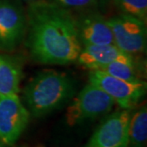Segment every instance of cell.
<instances>
[{
	"instance_id": "obj_7",
	"label": "cell",
	"mask_w": 147,
	"mask_h": 147,
	"mask_svg": "<svg viewBox=\"0 0 147 147\" xmlns=\"http://www.w3.org/2000/svg\"><path fill=\"white\" fill-rule=\"evenodd\" d=\"M131 110L119 109L106 116L85 147H127Z\"/></svg>"
},
{
	"instance_id": "obj_5",
	"label": "cell",
	"mask_w": 147,
	"mask_h": 147,
	"mask_svg": "<svg viewBox=\"0 0 147 147\" xmlns=\"http://www.w3.org/2000/svg\"><path fill=\"white\" fill-rule=\"evenodd\" d=\"M30 113L18 94L0 95V142L14 146L26 130Z\"/></svg>"
},
{
	"instance_id": "obj_15",
	"label": "cell",
	"mask_w": 147,
	"mask_h": 147,
	"mask_svg": "<svg viewBox=\"0 0 147 147\" xmlns=\"http://www.w3.org/2000/svg\"><path fill=\"white\" fill-rule=\"evenodd\" d=\"M65 8H85L94 6L99 0H51Z\"/></svg>"
},
{
	"instance_id": "obj_16",
	"label": "cell",
	"mask_w": 147,
	"mask_h": 147,
	"mask_svg": "<svg viewBox=\"0 0 147 147\" xmlns=\"http://www.w3.org/2000/svg\"><path fill=\"white\" fill-rule=\"evenodd\" d=\"M25 1H27L29 3H33V2H35V1H38V0H25Z\"/></svg>"
},
{
	"instance_id": "obj_10",
	"label": "cell",
	"mask_w": 147,
	"mask_h": 147,
	"mask_svg": "<svg viewBox=\"0 0 147 147\" xmlns=\"http://www.w3.org/2000/svg\"><path fill=\"white\" fill-rule=\"evenodd\" d=\"M131 57L115 44L86 45L82 47L76 61L84 68L96 70L114 61Z\"/></svg>"
},
{
	"instance_id": "obj_11",
	"label": "cell",
	"mask_w": 147,
	"mask_h": 147,
	"mask_svg": "<svg viewBox=\"0 0 147 147\" xmlns=\"http://www.w3.org/2000/svg\"><path fill=\"white\" fill-rule=\"evenodd\" d=\"M21 67L13 58L0 54V95L18 94Z\"/></svg>"
},
{
	"instance_id": "obj_14",
	"label": "cell",
	"mask_w": 147,
	"mask_h": 147,
	"mask_svg": "<svg viewBox=\"0 0 147 147\" xmlns=\"http://www.w3.org/2000/svg\"><path fill=\"white\" fill-rule=\"evenodd\" d=\"M115 3L123 14L137 17L146 23L147 0H115Z\"/></svg>"
},
{
	"instance_id": "obj_6",
	"label": "cell",
	"mask_w": 147,
	"mask_h": 147,
	"mask_svg": "<svg viewBox=\"0 0 147 147\" xmlns=\"http://www.w3.org/2000/svg\"><path fill=\"white\" fill-rule=\"evenodd\" d=\"M107 21L113 33L114 43L119 49L131 56L146 52V22L123 13L107 19Z\"/></svg>"
},
{
	"instance_id": "obj_3",
	"label": "cell",
	"mask_w": 147,
	"mask_h": 147,
	"mask_svg": "<svg viewBox=\"0 0 147 147\" xmlns=\"http://www.w3.org/2000/svg\"><path fill=\"white\" fill-rule=\"evenodd\" d=\"M115 105L114 100L94 84L86 85L68 105L65 119L66 124L74 127L107 115Z\"/></svg>"
},
{
	"instance_id": "obj_17",
	"label": "cell",
	"mask_w": 147,
	"mask_h": 147,
	"mask_svg": "<svg viewBox=\"0 0 147 147\" xmlns=\"http://www.w3.org/2000/svg\"><path fill=\"white\" fill-rule=\"evenodd\" d=\"M3 145H2V143L0 142V147H3Z\"/></svg>"
},
{
	"instance_id": "obj_4",
	"label": "cell",
	"mask_w": 147,
	"mask_h": 147,
	"mask_svg": "<svg viewBox=\"0 0 147 147\" xmlns=\"http://www.w3.org/2000/svg\"><path fill=\"white\" fill-rule=\"evenodd\" d=\"M89 83L105 92L121 109L131 110L146 93V83L143 80L127 81L115 78L100 70H89Z\"/></svg>"
},
{
	"instance_id": "obj_1",
	"label": "cell",
	"mask_w": 147,
	"mask_h": 147,
	"mask_svg": "<svg viewBox=\"0 0 147 147\" xmlns=\"http://www.w3.org/2000/svg\"><path fill=\"white\" fill-rule=\"evenodd\" d=\"M27 47L32 58L44 65H68L82 50L77 20L68 8L53 1L30 3L26 13Z\"/></svg>"
},
{
	"instance_id": "obj_8",
	"label": "cell",
	"mask_w": 147,
	"mask_h": 147,
	"mask_svg": "<svg viewBox=\"0 0 147 147\" xmlns=\"http://www.w3.org/2000/svg\"><path fill=\"white\" fill-rule=\"evenodd\" d=\"M26 31V15L12 0H0V51L10 53L23 41Z\"/></svg>"
},
{
	"instance_id": "obj_12",
	"label": "cell",
	"mask_w": 147,
	"mask_h": 147,
	"mask_svg": "<svg viewBox=\"0 0 147 147\" xmlns=\"http://www.w3.org/2000/svg\"><path fill=\"white\" fill-rule=\"evenodd\" d=\"M147 142V107L142 105L131 113L127 147H146Z\"/></svg>"
},
{
	"instance_id": "obj_2",
	"label": "cell",
	"mask_w": 147,
	"mask_h": 147,
	"mask_svg": "<svg viewBox=\"0 0 147 147\" xmlns=\"http://www.w3.org/2000/svg\"><path fill=\"white\" fill-rule=\"evenodd\" d=\"M74 92V82L67 74L53 69L44 70L25 86L22 101L30 115L42 117L61 107Z\"/></svg>"
},
{
	"instance_id": "obj_9",
	"label": "cell",
	"mask_w": 147,
	"mask_h": 147,
	"mask_svg": "<svg viewBox=\"0 0 147 147\" xmlns=\"http://www.w3.org/2000/svg\"><path fill=\"white\" fill-rule=\"evenodd\" d=\"M81 43L86 45L115 44L108 21L98 14H89L77 21Z\"/></svg>"
},
{
	"instance_id": "obj_13",
	"label": "cell",
	"mask_w": 147,
	"mask_h": 147,
	"mask_svg": "<svg viewBox=\"0 0 147 147\" xmlns=\"http://www.w3.org/2000/svg\"><path fill=\"white\" fill-rule=\"evenodd\" d=\"M97 70L103 71L111 76L127 81L141 80L137 76L136 66L132 57L126 59L114 61L102 66Z\"/></svg>"
}]
</instances>
